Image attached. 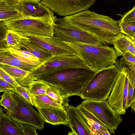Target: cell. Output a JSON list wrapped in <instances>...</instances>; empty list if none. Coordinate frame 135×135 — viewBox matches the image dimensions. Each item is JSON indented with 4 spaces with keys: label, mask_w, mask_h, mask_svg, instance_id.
<instances>
[{
    "label": "cell",
    "mask_w": 135,
    "mask_h": 135,
    "mask_svg": "<svg viewBox=\"0 0 135 135\" xmlns=\"http://www.w3.org/2000/svg\"><path fill=\"white\" fill-rule=\"evenodd\" d=\"M64 17L77 27L108 44H112L113 40L122 33L118 21L88 9Z\"/></svg>",
    "instance_id": "6da1fadb"
},
{
    "label": "cell",
    "mask_w": 135,
    "mask_h": 135,
    "mask_svg": "<svg viewBox=\"0 0 135 135\" xmlns=\"http://www.w3.org/2000/svg\"><path fill=\"white\" fill-rule=\"evenodd\" d=\"M96 73L88 68H67L37 77L31 76L30 81L38 80L59 89L70 97H80L85 86Z\"/></svg>",
    "instance_id": "7a4b0ae2"
},
{
    "label": "cell",
    "mask_w": 135,
    "mask_h": 135,
    "mask_svg": "<svg viewBox=\"0 0 135 135\" xmlns=\"http://www.w3.org/2000/svg\"><path fill=\"white\" fill-rule=\"evenodd\" d=\"M65 42L76 51L88 68L96 73L114 65L117 60L115 49L107 46Z\"/></svg>",
    "instance_id": "3957f363"
},
{
    "label": "cell",
    "mask_w": 135,
    "mask_h": 135,
    "mask_svg": "<svg viewBox=\"0 0 135 135\" xmlns=\"http://www.w3.org/2000/svg\"><path fill=\"white\" fill-rule=\"evenodd\" d=\"M120 73L115 65L98 71L84 88L80 97L84 100H106Z\"/></svg>",
    "instance_id": "277c9868"
},
{
    "label": "cell",
    "mask_w": 135,
    "mask_h": 135,
    "mask_svg": "<svg viewBox=\"0 0 135 135\" xmlns=\"http://www.w3.org/2000/svg\"><path fill=\"white\" fill-rule=\"evenodd\" d=\"M54 36L65 42L107 46L106 42L77 27L64 17L56 18L54 26Z\"/></svg>",
    "instance_id": "5b68a950"
},
{
    "label": "cell",
    "mask_w": 135,
    "mask_h": 135,
    "mask_svg": "<svg viewBox=\"0 0 135 135\" xmlns=\"http://www.w3.org/2000/svg\"><path fill=\"white\" fill-rule=\"evenodd\" d=\"M57 17L34 18L21 17L2 21L9 30L35 35L53 36Z\"/></svg>",
    "instance_id": "8992f818"
},
{
    "label": "cell",
    "mask_w": 135,
    "mask_h": 135,
    "mask_svg": "<svg viewBox=\"0 0 135 135\" xmlns=\"http://www.w3.org/2000/svg\"><path fill=\"white\" fill-rule=\"evenodd\" d=\"M10 93L13 101L6 114L16 122L33 125L39 130L43 129L45 122L38 112L18 92L11 91Z\"/></svg>",
    "instance_id": "52a82bcc"
},
{
    "label": "cell",
    "mask_w": 135,
    "mask_h": 135,
    "mask_svg": "<svg viewBox=\"0 0 135 135\" xmlns=\"http://www.w3.org/2000/svg\"><path fill=\"white\" fill-rule=\"evenodd\" d=\"M81 104L107 126L111 134H115V130L118 129L123 120L120 114L110 107L108 100H85Z\"/></svg>",
    "instance_id": "ba28073f"
},
{
    "label": "cell",
    "mask_w": 135,
    "mask_h": 135,
    "mask_svg": "<svg viewBox=\"0 0 135 135\" xmlns=\"http://www.w3.org/2000/svg\"><path fill=\"white\" fill-rule=\"evenodd\" d=\"M73 67L88 68L78 56L56 55L42 62L31 71L29 74L32 76L37 77Z\"/></svg>",
    "instance_id": "9c48e42d"
},
{
    "label": "cell",
    "mask_w": 135,
    "mask_h": 135,
    "mask_svg": "<svg viewBox=\"0 0 135 135\" xmlns=\"http://www.w3.org/2000/svg\"><path fill=\"white\" fill-rule=\"evenodd\" d=\"M56 15L66 16L88 9L96 0H40Z\"/></svg>",
    "instance_id": "30bf717a"
},
{
    "label": "cell",
    "mask_w": 135,
    "mask_h": 135,
    "mask_svg": "<svg viewBox=\"0 0 135 135\" xmlns=\"http://www.w3.org/2000/svg\"><path fill=\"white\" fill-rule=\"evenodd\" d=\"M128 82L127 75L120 72L108 99L110 107L120 114H125L128 108L127 104Z\"/></svg>",
    "instance_id": "8fae6325"
},
{
    "label": "cell",
    "mask_w": 135,
    "mask_h": 135,
    "mask_svg": "<svg viewBox=\"0 0 135 135\" xmlns=\"http://www.w3.org/2000/svg\"><path fill=\"white\" fill-rule=\"evenodd\" d=\"M20 32L32 41L52 52L54 55H62L78 56L74 49L65 42L54 36L35 35Z\"/></svg>",
    "instance_id": "7c38bea8"
},
{
    "label": "cell",
    "mask_w": 135,
    "mask_h": 135,
    "mask_svg": "<svg viewBox=\"0 0 135 135\" xmlns=\"http://www.w3.org/2000/svg\"><path fill=\"white\" fill-rule=\"evenodd\" d=\"M68 125L72 131L68 135H94L90 127L76 108L73 105L65 108Z\"/></svg>",
    "instance_id": "4fadbf2b"
},
{
    "label": "cell",
    "mask_w": 135,
    "mask_h": 135,
    "mask_svg": "<svg viewBox=\"0 0 135 135\" xmlns=\"http://www.w3.org/2000/svg\"><path fill=\"white\" fill-rule=\"evenodd\" d=\"M21 12L22 17L39 18L55 16L52 11L37 1L21 0Z\"/></svg>",
    "instance_id": "5bb4252c"
},
{
    "label": "cell",
    "mask_w": 135,
    "mask_h": 135,
    "mask_svg": "<svg viewBox=\"0 0 135 135\" xmlns=\"http://www.w3.org/2000/svg\"><path fill=\"white\" fill-rule=\"evenodd\" d=\"M38 112L45 122L54 125L69 126L66 109L58 108H38Z\"/></svg>",
    "instance_id": "9a60e30c"
},
{
    "label": "cell",
    "mask_w": 135,
    "mask_h": 135,
    "mask_svg": "<svg viewBox=\"0 0 135 135\" xmlns=\"http://www.w3.org/2000/svg\"><path fill=\"white\" fill-rule=\"evenodd\" d=\"M76 108L90 127L94 135H111L107 126L81 103Z\"/></svg>",
    "instance_id": "2e32d148"
},
{
    "label": "cell",
    "mask_w": 135,
    "mask_h": 135,
    "mask_svg": "<svg viewBox=\"0 0 135 135\" xmlns=\"http://www.w3.org/2000/svg\"><path fill=\"white\" fill-rule=\"evenodd\" d=\"M21 2V0H0V21L22 17Z\"/></svg>",
    "instance_id": "e0dca14e"
},
{
    "label": "cell",
    "mask_w": 135,
    "mask_h": 135,
    "mask_svg": "<svg viewBox=\"0 0 135 135\" xmlns=\"http://www.w3.org/2000/svg\"><path fill=\"white\" fill-rule=\"evenodd\" d=\"M8 49L0 51V63L31 71L38 66L11 54Z\"/></svg>",
    "instance_id": "ac0fdd59"
},
{
    "label": "cell",
    "mask_w": 135,
    "mask_h": 135,
    "mask_svg": "<svg viewBox=\"0 0 135 135\" xmlns=\"http://www.w3.org/2000/svg\"><path fill=\"white\" fill-rule=\"evenodd\" d=\"M16 31L20 37L22 50L31 52L38 58L42 63L54 55L52 52L44 49L30 40L20 32Z\"/></svg>",
    "instance_id": "d6986e66"
},
{
    "label": "cell",
    "mask_w": 135,
    "mask_h": 135,
    "mask_svg": "<svg viewBox=\"0 0 135 135\" xmlns=\"http://www.w3.org/2000/svg\"><path fill=\"white\" fill-rule=\"evenodd\" d=\"M0 135H24L18 122L4 114L0 109Z\"/></svg>",
    "instance_id": "ffe728a7"
},
{
    "label": "cell",
    "mask_w": 135,
    "mask_h": 135,
    "mask_svg": "<svg viewBox=\"0 0 135 135\" xmlns=\"http://www.w3.org/2000/svg\"><path fill=\"white\" fill-rule=\"evenodd\" d=\"M117 57L121 56L124 53L128 51L135 56V45L128 36L122 33L118 35L113 41Z\"/></svg>",
    "instance_id": "44dd1931"
},
{
    "label": "cell",
    "mask_w": 135,
    "mask_h": 135,
    "mask_svg": "<svg viewBox=\"0 0 135 135\" xmlns=\"http://www.w3.org/2000/svg\"><path fill=\"white\" fill-rule=\"evenodd\" d=\"M115 65L120 72L127 75L128 80L133 87V102H135V64L126 61L121 57L117 60Z\"/></svg>",
    "instance_id": "7402d4cb"
},
{
    "label": "cell",
    "mask_w": 135,
    "mask_h": 135,
    "mask_svg": "<svg viewBox=\"0 0 135 135\" xmlns=\"http://www.w3.org/2000/svg\"><path fill=\"white\" fill-rule=\"evenodd\" d=\"M31 97L33 106L37 109L58 108L65 109V108L64 107L46 94L37 95H31Z\"/></svg>",
    "instance_id": "603a6c76"
},
{
    "label": "cell",
    "mask_w": 135,
    "mask_h": 135,
    "mask_svg": "<svg viewBox=\"0 0 135 135\" xmlns=\"http://www.w3.org/2000/svg\"><path fill=\"white\" fill-rule=\"evenodd\" d=\"M48 95L61 104L64 107L68 106L69 100V95L62 90L52 86L49 85L46 93Z\"/></svg>",
    "instance_id": "cb8c5ba5"
},
{
    "label": "cell",
    "mask_w": 135,
    "mask_h": 135,
    "mask_svg": "<svg viewBox=\"0 0 135 135\" xmlns=\"http://www.w3.org/2000/svg\"><path fill=\"white\" fill-rule=\"evenodd\" d=\"M49 85L43 81L34 80L28 81L21 86L27 88L31 95L35 96L46 94Z\"/></svg>",
    "instance_id": "d4e9b609"
},
{
    "label": "cell",
    "mask_w": 135,
    "mask_h": 135,
    "mask_svg": "<svg viewBox=\"0 0 135 135\" xmlns=\"http://www.w3.org/2000/svg\"><path fill=\"white\" fill-rule=\"evenodd\" d=\"M0 68L7 72L17 81L23 80L30 71L9 65L1 64Z\"/></svg>",
    "instance_id": "484cf974"
},
{
    "label": "cell",
    "mask_w": 135,
    "mask_h": 135,
    "mask_svg": "<svg viewBox=\"0 0 135 135\" xmlns=\"http://www.w3.org/2000/svg\"><path fill=\"white\" fill-rule=\"evenodd\" d=\"M5 39L8 48L15 50L21 49L20 37L16 31L8 29Z\"/></svg>",
    "instance_id": "4316f807"
},
{
    "label": "cell",
    "mask_w": 135,
    "mask_h": 135,
    "mask_svg": "<svg viewBox=\"0 0 135 135\" xmlns=\"http://www.w3.org/2000/svg\"><path fill=\"white\" fill-rule=\"evenodd\" d=\"M8 50L12 54L31 62L35 65L39 66L42 63L38 58L28 51L23 50H15L9 48Z\"/></svg>",
    "instance_id": "83f0119b"
},
{
    "label": "cell",
    "mask_w": 135,
    "mask_h": 135,
    "mask_svg": "<svg viewBox=\"0 0 135 135\" xmlns=\"http://www.w3.org/2000/svg\"><path fill=\"white\" fill-rule=\"evenodd\" d=\"M119 23L122 33L133 42L135 40V21Z\"/></svg>",
    "instance_id": "f1b7e54d"
},
{
    "label": "cell",
    "mask_w": 135,
    "mask_h": 135,
    "mask_svg": "<svg viewBox=\"0 0 135 135\" xmlns=\"http://www.w3.org/2000/svg\"><path fill=\"white\" fill-rule=\"evenodd\" d=\"M10 92H4L1 96L0 103L7 110L10 109L13 101V98Z\"/></svg>",
    "instance_id": "f546056e"
},
{
    "label": "cell",
    "mask_w": 135,
    "mask_h": 135,
    "mask_svg": "<svg viewBox=\"0 0 135 135\" xmlns=\"http://www.w3.org/2000/svg\"><path fill=\"white\" fill-rule=\"evenodd\" d=\"M16 91L20 94L32 105L33 106L32 102L31 95L28 89L26 87L22 86L20 85L15 87Z\"/></svg>",
    "instance_id": "4dcf8cb0"
},
{
    "label": "cell",
    "mask_w": 135,
    "mask_h": 135,
    "mask_svg": "<svg viewBox=\"0 0 135 135\" xmlns=\"http://www.w3.org/2000/svg\"><path fill=\"white\" fill-rule=\"evenodd\" d=\"M23 132L24 135H37L36 128L33 125L18 122Z\"/></svg>",
    "instance_id": "1f68e13d"
},
{
    "label": "cell",
    "mask_w": 135,
    "mask_h": 135,
    "mask_svg": "<svg viewBox=\"0 0 135 135\" xmlns=\"http://www.w3.org/2000/svg\"><path fill=\"white\" fill-rule=\"evenodd\" d=\"M121 17L119 22L135 21V6L123 15H119Z\"/></svg>",
    "instance_id": "d6a6232c"
},
{
    "label": "cell",
    "mask_w": 135,
    "mask_h": 135,
    "mask_svg": "<svg viewBox=\"0 0 135 135\" xmlns=\"http://www.w3.org/2000/svg\"><path fill=\"white\" fill-rule=\"evenodd\" d=\"M16 91L15 88L0 76V92H10Z\"/></svg>",
    "instance_id": "836d02e7"
},
{
    "label": "cell",
    "mask_w": 135,
    "mask_h": 135,
    "mask_svg": "<svg viewBox=\"0 0 135 135\" xmlns=\"http://www.w3.org/2000/svg\"><path fill=\"white\" fill-rule=\"evenodd\" d=\"M0 76L15 88L20 85L15 79L0 68Z\"/></svg>",
    "instance_id": "e575fe53"
},
{
    "label": "cell",
    "mask_w": 135,
    "mask_h": 135,
    "mask_svg": "<svg viewBox=\"0 0 135 135\" xmlns=\"http://www.w3.org/2000/svg\"><path fill=\"white\" fill-rule=\"evenodd\" d=\"M133 90L131 83L128 80L127 100V106L128 108L133 104Z\"/></svg>",
    "instance_id": "d590c367"
},
{
    "label": "cell",
    "mask_w": 135,
    "mask_h": 135,
    "mask_svg": "<svg viewBox=\"0 0 135 135\" xmlns=\"http://www.w3.org/2000/svg\"><path fill=\"white\" fill-rule=\"evenodd\" d=\"M121 57L125 61L135 64V56L131 52L127 51L123 53Z\"/></svg>",
    "instance_id": "8d00e7d4"
},
{
    "label": "cell",
    "mask_w": 135,
    "mask_h": 135,
    "mask_svg": "<svg viewBox=\"0 0 135 135\" xmlns=\"http://www.w3.org/2000/svg\"><path fill=\"white\" fill-rule=\"evenodd\" d=\"M8 29L7 26L2 21L0 22V40L4 39L5 38L6 32Z\"/></svg>",
    "instance_id": "74e56055"
},
{
    "label": "cell",
    "mask_w": 135,
    "mask_h": 135,
    "mask_svg": "<svg viewBox=\"0 0 135 135\" xmlns=\"http://www.w3.org/2000/svg\"><path fill=\"white\" fill-rule=\"evenodd\" d=\"M131 111L133 112L135 114V102L131 106Z\"/></svg>",
    "instance_id": "f35d334b"
},
{
    "label": "cell",
    "mask_w": 135,
    "mask_h": 135,
    "mask_svg": "<svg viewBox=\"0 0 135 135\" xmlns=\"http://www.w3.org/2000/svg\"><path fill=\"white\" fill-rule=\"evenodd\" d=\"M21 0L37 1H40V0Z\"/></svg>",
    "instance_id": "ab89813d"
},
{
    "label": "cell",
    "mask_w": 135,
    "mask_h": 135,
    "mask_svg": "<svg viewBox=\"0 0 135 135\" xmlns=\"http://www.w3.org/2000/svg\"><path fill=\"white\" fill-rule=\"evenodd\" d=\"M133 42L135 45V40L133 41Z\"/></svg>",
    "instance_id": "60d3db41"
}]
</instances>
